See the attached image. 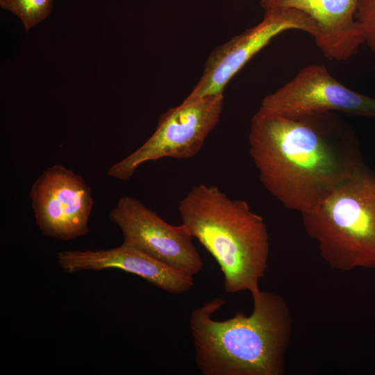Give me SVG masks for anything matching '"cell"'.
I'll list each match as a JSON object with an SVG mask.
<instances>
[{
    "label": "cell",
    "instance_id": "1",
    "mask_svg": "<svg viewBox=\"0 0 375 375\" xmlns=\"http://www.w3.org/2000/svg\"><path fill=\"white\" fill-rule=\"evenodd\" d=\"M249 141L264 187L301 215L363 165L353 131L333 111L297 115L257 111Z\"/></svg>",
    "mask_w": 375,
    "mask_h": 375
},
{
    "label": "cell",
    "instance_id": "2",
    "mask_svg": "<svg viewBox=\"0 0 375 375\" xmlns=\"http://www.w3.org/2000/svg\"><path fill=\"white\" fill-rule=\"evenodd\" d=\"M249 316L240 311L218 321L212 315L226 301L215 297L194 308L190 326L195 362L203 375H281L292 335V318L279 294L258 288L251 292Z\"/></svg>",
    "mask_w": 375,
    "mask_h": 375
},
{
    "label": "cell",
    "instance_id": "3",
    "mask_svg": "<svg viewBox=\"0 0 375 375\" xmlns=\"http://www.w3.org/2000/svg\"><path fill=\"white\" fill-rule=\"evenodd\" d=\"M182 224L212 255L228 293L259 288L269 253L267 224L244 200L229 198L214 185L199 184L181 200Z\"/></svg>",
    "mask_w": 375,
    "mask_h": 375
},
{
    "label": "cell",
    "instance_id": "4",
    "mask_svg": "<svg viewBox=\"0 0 375 375\" xmlns=\"http://www.w3.org/2000/svg\"><path fill=\"white\" fill-rule=\"evenodd\" d=\"M301 215L331 268H375V173L364 164Z\"/></svg>",
    "mask_w": 375,
    "mask_h": 375
},
{
    "label": "cell",
    "instance_id": "5",
    "mask_svg": "<svg viewBox=\"0 0 375 375\" xmlns=\"http://www.w3.org/2000/svg\"><path fill=\"white\" fill-rule=\"evenodd\" d=\"M224 94L184 99L159 118L153 133L139 148L108 170L110 177L126 181L144 162L163 158L186 160L202 149L219 121Z\"/></svg>",
    "mask_w": 375,
    "mask_h": 375
},
{
    "label": "cell",
    "instance_id": "6",
    "mask_svg": "<svg viewBox=\"0 0 375 375\" xmlns=\"http://www.w3.org/2000/svg\"><path fill=\"white\" fill-rule=\"evenodd\" d=\"M299 30L313 38L315 23L302 12L284 8L265 10L258 24L217 47L205 62L203 73L185 99L224 94L228 82L258 53L279 34Z\"/></svg>",
    "mask_w": 375,
    "mask_h": 375
},
{
    "label": "cell",
    "instance_id": "7",
    "mask_svg": "<svg viewBox=\"0 0 375 375\" xmlns=\"http://www.w3.org/2000/svg\"><path fill=\"white\" fill-rule=\"evenodd\" d=\"M92 193L81 175L61 165L47 167L29 193L36 226L44 235L56 240L85 236L94 205Z\"/></svg>",
    "mask_w": 375,
    "mask_h": 375
},
{
    "label": "cell",
    "instance_id": "8",
    "mask_svg": "<svg viewBox=\"0 0 375 375\" xmlns=\"http://www.w3.org/2000/svg\"><path fill=\"white\" fill-rule=\"evenodd\" d=\"M109 218L120 228L124 243L192 276L202 269L188 228L168 224L140 200L122 197Z\"/></svg>",
    "mask_w": 375,
    "mask_h": 375
},
{
    "label": "cell",
    "instance_id": "9",
    "mask_svg": "<svg viewBox=\"0 0 375 375\" xmlns=\"http://www.w3.org/2000/svg\"><path fill=\"white\" fill-rule=\"evenodd\" d=\"M326 111L375 117V99L348 88L333 78L324 66L310 65L283 86L266 95L258 110L280 115Z\"/></svg>",
    "mask_w": 375,
    "mask_h": 375
},
{
    "label": "cell",
    "instance_id": "10",
    "mask_svg": "<svg viewBox=\"0 0 375 375\" xmlns=\"http://www.w3.org/2000/svg\"><path fill=\"white\" fill-rule=\"evenodd\" d=\"M59 267L66 273L119 269L137 275L173 294L188 292L192 275L164 263L138 249L122 243L106 250H65L57 254Z\"/></svg>",
    "mask_w": 375,
    "mask_h": 375
},
{
    "label": "cell",
    "instance_id": "11",
    "mask_svg": "<svg viewBox=\"0 0 375 375\" xmlns=\"http://www.w3.org/2000/svg\"><path fill=\"white\" fill-rule=\"evenodd\" d=\"M360 0H260L264 10L292 8L315 23L316 44L328 60H345L356 53L364 42L356 19Z\"/></svg>",
    "mask_w": 375,
    "mask_h": 375
},
{
    "label": "cell",
    "instance_id": "12",
    "mask_svg": "<svg viewBox=\"0 0 375 375\" xmlns=\"http://www.w3.org/2000/svg\"><path fill=\"white\" fill-rule=\"evenodd\" d=\"M53 0H0L3 9L16 15L28 32L49 15Z\"/></svg>",
    "mask_w": 375,
    "mask_h": 375
},
{
    "label": "cell",
    "instance_id": "13",
    "mask_svg": "<svg viewBox=\"0 0 375 375\" xmlns=\"http://www.w3.org/2000/svg\"><path fill=\"white\" fill-rule=\"evenodd\" d=\"M356 19L362 31L364 42L375 53V0H360Z\"/></svg>",
    "mask_w": 375,
    "mask_h": 375
}]
</instances>
